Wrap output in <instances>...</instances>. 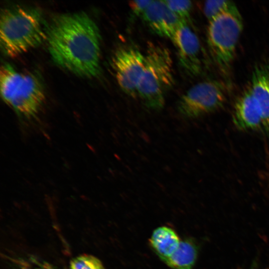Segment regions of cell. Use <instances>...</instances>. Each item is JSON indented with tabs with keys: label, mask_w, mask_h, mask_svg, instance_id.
I'll return each instance as SVG.
<instances>
[{
	"label": "cell",
	"mask_w": 269,
	"mask_h": 269,
	"mask_svg": "<svg viewBox=\"0 0 269 269\" xmlns=\"http://www.w3.org/2000/svg\"><path fill=\"white\" fill-rule=\"evenodd\" d=\"M226 88L223 82L215 80L198 83L180 97L177 111L183 118L189 119L213 112L224 104Z\"/></svg>",
	"instance_id": "obj_5"
},
{
	"label": "cell",
	"mask_w": 269,
	"mask_h": 269,
	"mask_svg": "<svg viewBox=\"0 0 269 269\" xmlns=\"http://www.w3.org/2000/svg\"><path fill=\"white\" fill-rule=\"evenodd\" d=\"M180 242L176 232L165 226L156 229L150 239L151 247L164 262L176 251Z\"/></svg>",
	"instance_id": "obj_12"
},
{
	"label": "cell",
	"mask_w": 269,
	"mask_h": 269,
	"mask_svg": "<svg viewBox=\"0 0 269 269\" xmlns=\"http://www.w3.org/2000/svg\"><path fill=\"white\" fill-rule=\"evenodd\" d=\"M197 252L194 243L189 240L181 241L176 251L164 262L174 269H192Z\"/></svg>",
	"instance_id": "obj_13"
},
{
	"label": "cell",
	"mask_w": 269,
	"mask_h": 269,
	"mask_svg": "<svg viewBox=\"0 0 269 269\" xmlns=\"http://www.w3.org/2000/svg\"><path fill=\"white\" fill-rule=\"evenodd\" d=\"M23 74L16 71L8 64L1 66L0 75V94L6 104L21 81Z\"/></svg>",
	"instance_id": "obj_14"
},
{
	"label": "cell",
	"mask_w": 269,
	"mask_h": 269,
	"mask_svg": "<svg viewBox=\"0 0 269 269\" xmlns=\"http://www.w3.org/2000/svg\"><path fill=\"white\" fill-rule=\"evenodd\" d=\"M172 64L166 47L148 44L137 87V95L147 109L158 111L164 107L167 92L174 84Z\"/></svg>",
	"instance_id": "obj_3"
},
{
	"label": "cell",
	"mask_w": 269,
	"mask_h": 269,
	"mask_svg": "<svg viewBox=\"0 0 269 269\" xmlns=\"http://www.w3.org/2000/svg\"><path fill=\"white\" fill-rule=\"evenodd\" d=\"M45 39V27L39 9L15 7L1 11L0 41L5 55L16 56L38 46Z\"/></svg>",
	"instance_id": "obj_2"
},
{
	"label": "cell",
	"mask_w": 269,
	"mask_h": 269,
	"mask_svg": "<svg viewBox=\"0 0 269 269\" xmlns=\"http://www.w3.org/2000/svg\"><path fill=\"white\" fill-rule=\"evenodd\" d=\"M236 4L228 0H208L204 4V13L209 21L227 11L237 8Z\"/></svg>",
	"instance_id": "obj_15"
},
{
	"label": "cell",
	"mask_w": 269,
	"mask_h": 269,
	"mask_svg": "<svg viewBox=\"0 0 269 269\" xmlns=\"http://www.w3.org/2000/svg\"><path fill=\"white\" fill-rule=\"evenodd\" d=\"M172 41L177 49L181 66L191 76L199 75L202 70L201 45L187 22L180 26Z\"/></svg>",
	"instance_id": "obj_8"
},
{
	"label": "cell",
	"mask_w": 269,
	"mask_h": 269,
	"mask_svg": "<svg viewBox=\"0 0 269 269\" xmlns=\"http://www.w3.org/2000/svg\"><path fill=\"white\" fill-rule=\"evenodd\" d=\"M141 17L152 31L171 40L180 26L186 21L172 12L164 0H152Z\"/></svg>",
	"instance_id": "obj_9"
},
{
	"label": "cell",
	"mask_w": 269,
	"mask_h": 269,
	"mask_svg": "<svg viewBox=\"0 0 269 269\" xmlns=\"http://www.w3.org/2000/svg\"><path fill=\"white\" fill-rule=\"evenodd\" d=\"M251 93L262 115V125L269 130V74L267 69L256 67L252 74Z\"/></svg>",
	"instance_id": "obj_11"
},
{
	"label": "cell",
	"mask_w": 269,
	"mask_h": 269,
	"mask_svg": "<svg viewBox=\"0 0 269 269\" xmlns=\"http://www.w3.org/2000/svg\"><path fill=\"white\" fill-rule=\"evenodd\" d=\"M13 269H59L50 263L34 256H28L13 260Z\"/></svg>",
	"instance_id": "obj_16"
},
{
	"label": "cell",
	"mask_w": 269,
	"mask_h": 269,
	"mask_svg": "<svg viewBox=\"0 0 269 269\" xmlns=\"http://www.w3.org/2000/svg\"><path fill=\"white\" fill-rule=\"evenodd\" d=\"M233 119L236 127L241 130L255 129L262 125V113L250 88L237 100Z\"/></svg>",
	"instance_id": "obj_10"
},
{
	"label": "cell",
	"mask_w": 269,
	"mask_h": 269,
	"mask_svg": "<svg viewBox=\"0 0 269 269\" xmlns=\"http://www.w3.org/2000/svg\"><path fill=\"white\" fill-rule=\"evenodd\" d=\"M69 269H105L96 257L88 254L78 256L71 260Z\"/></svg>",
	"instance_id": "obj_17"
},
{
	"label": "cell",
	"mask_w": 269,
	"mask_h": 269,
	"mask_svg": "<svg viewBox=\"0 0 269 269\" xmlns=\"http://www.w3.org/2000/svg\"><path fill=\"white\" fill-rule=\"evenodd\" d=\"M243 28L238 8L225 11L209 21L207 42L212 57L219 69L226 72L234 59Z\"/></svg>",
	"instance_id": "obj_4"
},
{
	"label": "cell",
	"mask_w": 269,
	"mask_h": 269,
	"mask_svg": "<svg viewBox=\"0 0 269 269\" xmlns=\"http://www.w3.org/2000/svg\"><path fill=\"white\" fill-rule=\"evenodd\" d=\"M153 0H134L129 2L132 13L135 16H142Z\"/></svg>",
	"instance_id": "obj_19"
},
{
	"label": "cell",
	"mask_w": 269,
	"mask_h": 269,
	"mask_svg": "<svg viewBox=\"0 0 269 269\" xmlns=\"http://www.w3.org/2000/svg\"><path fill=\"white\" fill-rule=\"evenodd\" d=\"M48 50L59 66L76 74L95 77L100 72V35L84 12L54 16L45 25Z\"/></svg>",
	"instance_id": "obj_1"
},
{
	"label": "cell",
	"mask_w": 269,
	"mask_h": 269,
	"mask_svg": "<svg viewBox=\"0 0 269 269\" xmlns=\"http://www.w3.org/2000/svg\"><path fill=\"white\" fill-rule=\"evenodd\" d=\"M267 70H268V73H269V67L267 68Z\"/></svg>",
	"instance_id": "obj_20"
},
{
	"label": "cell",
	"mask_w": 269,
	"mask_h": 269,
	"mask_svg": "<svg viewBox=\"0 0 269 269\" xmlns=\"http://www.w3.org/2000/svg\"><path fill=\"white\" fill-rule=\"evenodd\" d=\"M167 7L179 18L187 21L192 7L190 0H164Z\"/></svg>",
	"instance_id": "obj_18"
},
{
	"label": "cell",
	"mask_w": 269,
	"mask_h": 269,
	"mask_svg": "<svg viewBox=\"0 0 269 269\" xmlns=\"http://www.w3.org/2000/svg\"><path fill=\"white\" fill-rule=\"evenodd\" d=\"M45 99L42 84L32 74H23L22 78L7 103L22 118L36 117Z\"/></svg>",
	"instance_id": "obj_7"
},
{
	"label": "cell",
	"mask_w": 269,
	"mask_h": 269,
	"mask_svg": "<svg viewBox=\"0 0 269 269\" xmlns=\"http://www.w3.org/2000/svg\"><path fill=\"white\" fill-rule=\"evenodd\" d=\"M117 81L129 96H137V87L145 64V55L133 47L118 49L113 57Z\"/></svg>",
	"instance_id": "obj_6"
}]
</instances>
